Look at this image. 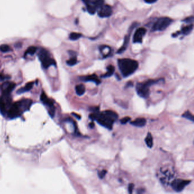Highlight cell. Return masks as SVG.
I'll list each match as a JSON object with an SVG mask.
<instances>
[{
    "instance_id": "6da1fadb",
    "label": "cell",
    "mask_w": 194,
    "mask_h": 194,
    "mask_svg": "<svg viewBox=\"0 0 194 194\" xmlns=\"http://www.w3.org/2000/svg\"><path fill=\"white\" fill-rule=\"evenodd\" d=\"M89 118L93 121H96L101 126L112 130L114 123L118 119V114L112 111H105L103 112H93L89 115Z\"/></svg>"
},
{
    "instance_id": "7a4b0ae2",
    "label": "cell",
    "mask_w": 194,
    "mask_h": 194,
    "mask_svg": "<svg viewBox=\"0 0 194 194\" xmlns=\"http://www.w3.org/2000/svg\"><path fill=\"white\" fill-rule=\"evenodd\" d=\"M118 66L123 77H127L135 73L138 67V63L135 60L119 59L118 60Z\"/></svg>"
},
{
    "instance_id": "3957f363",
    "label": "cell",
    "mask_w": 194,
    "mask_h": 194,
    "mask_svg": "<svg viewBox=\"0 0 194 194\" xmlns=\"http://www.w3.org/2000/svg\"><path fill=\"white\" fill-rule=\"evenodd\" d=\"M162 79L159 80H148L146 82L138 83L135 86V89L138 96L143 98H146L149 96L150 87L158 82Z\"/></svg>"
},
{
    "instance_id": "277c9868",
    "label": "cell",
    "mask_w": 194,
    "mask_h": 194,
    "mask_svg": "<svg viewBox=\"0 0 194 194\" xmlns=\"http://www.w3.org/2000/svg\"><path fill=\"white\" fill-rule=\"evenodd\" d=\"M38 56L39 59L42 63L43 67L45 68H48L51 66H55L56 64L55 60L51 58L50 53L45 49H41L38 53Z\"/></svg>"
},
{
    "instance_id": "5b68a950",
    "label": "cell",
    "mask_w": 194,
    "mask_h": 194,
    "mask_svg": "<svg viewBox=\"0 0 194 194\" xmlns=\"http://www.w3.org/2000/svg\"><path fill=\"white\" fill-rule=\"evenodd\" d=\"M172 22V19L169 17H161L154 22L152 30L154 31H161L166 29Z\"/></svg>"
},
{
    "instance_id": "8992f818",
    "label": "cell",
    "mask_w": 194,
    "mask_h": 194,
    "mask_svg": "<svg viewBox=\"0 0 194 194\" xmlns=\"http://www.w3.org/2000/svg\"><path fill=\"white\" fill-rule=\"evenodd\" d=\"M86 5L87 11L90 14H94L98 8L104 4V0H82Z\"/></svg>"
},
{
    "instance_id": "52a82bcc",
    "label": "cell",
    "mask_w": 194,
    "mask_h": 194,
    "mask_svg": "<svg viewBox=\"0 0 194 194\" xmlns=\"http://www.w3.org/2000/svg\"><path fill=\"white\" fill-rule=\"evenodd\" d=\"M191 182L189 180L175 179L171 183L172 188L176 192H180Z\"/></svg>"
},
{
    "instance_id": "ba28073f",
    "label": "cell",
    "mask_w": 194,
    "mask_h": 194,
    "mask_svg": "<svg viewBox=\"0 0 194 194\" xmlns=\"http://www.w3.org/2000/svg\"><path fill=\"white\" fill-rule=\"evenodd\" d=\"M98 10V15L100 18H108L112 14V8L108 5L103 4Z\"/></svg>"
},
{
    "instance_id": "9c48e42d",
    "label": "cell",
    "mask_w": 194,
    "mask_h": 194,
    "mask_svg": "<svg viewBox=\"0 0 194 194\" xmlns=\"http://www.w3.org/2000/svg\"><path fill=\"white\" fill-rule=\"evenodd\" d=\"M146 29L145 28H141L138 29L135 31L133 36V43H141L143 37L146 34Z\"/></svg>"
},
{
    "instance_id": "30bf717a",
    "label": "cell",
    "mask_w": 194,
    "mask_h": 194,
    "mask_svg": "<svg viewBox=\"0 0 194 194\" xmlns=\"http://www.w3.org/2000/svg\"><path fill=\"white\" fill-rule=\"evenodd\" d=\"M21 111L17 103L13 105L8 112V116L10 119H14L20 115Z\"/></svg>"
},
{
    "instance_id": "8fae6325",
    "label": "cell",
    "mask_w": 194,
    "mask_h": 194,
    "mask_svg": "<svg viewBox=\"0 0 194 194\" xmlns=\"http://www.w3.org/2000/svg\"><path fill=\"white\" fill-rule=\"evenodd\" d=\"M80 80L85 82H90L95 83L96 85H99L101 83V81L97 77V75L95 74L88 75L85 76H82L80 77Z\"/></svg>"
},
{
    "instance_id": "7c38bea8",
    "label": "cell",
    "mask_w": 194,
    "mask_h": 194,
    "mask_svg": "<svg viewBox=\"0 0 194 194\" xmlns=\"http://www.w3.org/2000/svg\"><path fill=\"white\" fill-rule=\"evenodd\" d=\"M31 103H32V101L30 100H28V99L22 100L17 103L21 112L23 111H25L28 110V108L30 107Z\"/></svg>"
},
{
    "instance_id": "4fadbf2b",
    "label": "cell",
    "mask_w": 194,
    "mask_h": 194,
    "mask_svg": "<svg viewBox=\"0 0 194 194\" xmlns=\"http://www.w3.org/2000/svg\"><path fill=\"white\" fill-rule=\"evenodd\" d=\"M41 100L45 104V105H47L51 109H54V104L52 101L50 100L47 96L46 95L45 92H42L41 96Z\"/></svg>"
},
{
    "instance_id": "5bb4252c",
    "label": "cell",
    "mask_w": 194,
    "mask_h": 194,
    "mask_svg": "<svg viewBox=\"0 0 194 194\" xmlns=\"http://www.w3.org/2000/svg\"><path fill=\"white\" fill-rule=\"evenodd\" d=\"M146 124V120L144 118H137L136 119L130 122V124L137 127H144Z\"/></svg>"
},
{
    "instance_id": "9a60e30c",
    "label": "cell",
    "mask_w": 194,
    "mask_h": 194,
    "mask_svg": "<svg viewBox=\"0 0 194 194\" xmlns=\"http://www.w3.org/2000/svg\"><path fill=\"white\" fill-rule=\"evenodd\" d=\"M164 172H161L162 173H163L164 175H163V176H162V178L161 179V181H162L164 183H167V182L169 181V180L172 179V174L169 170L166 169Z\"/></svg>"
},
{
    "instance_id": "2e32d148",
    "label": "cell",
    "mask_w": 194,
    "mask_h": 194,
    "mask_svg": "<svg viewBox=\"0 0 194 194\" xmlns=\"http://www.w3.org/2000/svg\"><path fill=\"white\" fill-rule=\"evenodd\" d=\"M106 69H107V72L104 75H101V77L102 78H108L111 77L115 71V68L112 65L108 66L106 68Z\"/></svg>"
},
{
    "instance_id": "e0dca14e",
    "label": "cell",
    "mask_w": 194,
    "mask_h": 194,
    "mask_svg": "<svg viewBox=\"0 0 194 194\" xmlns=\"http://www.w3.org/2000/svg\"><path fill=\"white\" fill-rule=\"evenodd\" d=\"M100 50L104 58L108 56L111 52V48L108 46H101V47H100Z\"/></svg>"
},
{
    "instance_id": "ac0fdd59",
    "label": "cell",
    "mask_w": 194,
    "mask_h": 194,
    "mask_svg": "<svg viewBox=\"0 0 194 194\" xmlns=\"http://www.w3.org/2000/svg\"><path fill=\"white\" fill-rule=\"evenodd\" d=\"M8 85H7V86L4 88V95L5 96H7L10 93V92L14 88L15 86V84L13 83H8Z\"/></svg>"
},
{
    "instance_id": "d6986e66",
    "label": "cell",
    "mask_w": 194,
    "mask_h": 194,
    "mask_svg": "<svg viewBox=\"0 0 194 194\" xmlns=\"http://www.w3.org/2000/svg\"><path fill=\"white\" fill-rule=\"evenodd\" d=\"M33 84H34V83L33 82H30L27 83L24 87L21 88L20 90H17V93L21 94L22 93H24V92H28V91L30 90L32 88V87L33 86Z\"/></svg>"
},
{
    "instance_id": "ffe728a7",
    "label": "cell",
    "mask_w": 194,
    "mask_h": 194,
    "mask_svg": "<svg viewBox=\"0 0 194 194\" xmlns=\"http://www.w3.org/2000/svg\"><path fill=\"white\" fill-rule=\"evenodd\" d=\"M75 91L78 96H82L85 92V86L82 84L77 85L75 87Z\"/></svg>"
},
{
    "instance_id": "44dd1931",
    "label": "cell",
    "mask_w": 194,
    "mask_h": 194,
    "mask_svg": "<svg viewBox=\"0 0 194 194\" xmlns=\"http://www.w3.org/2000/svg\"><path fill=\"white\" fill-rule=\"evenodd\" d=\"M193 27H194L193 24H189V25H187L186 26L182 28L180 31V33L183 34V35H187L191 33V31L193 30Z\"/></svg>"
},
{
    "instance_id": "7402d4cb",
    "label": "cell",
    "mask_w": 194,
    "mask_h": 194,
    "mask_svg": "<svg viewBox=\"0 0 194 194\" xmlns=\"http://www.w3.org/2000/svg\"><path fill=\"white\" fill-rule=\"evenodd\" d=\"M129 35H126L125 37V39H124V44L122 45V46L119 48L117 51V53L118 54H121L122 52H124L126 49H127V46L128 45V43L129 42Z\"/></svg>"
},
{
    "instance_id": "603a6c76",
    "label": "cell",
    "mask_w": 194,
    "mask_h": 194,
    "mask_svg": "<svg viewBox=\"0 0 194 194\" xmlns=\"http://www.w3.org/2000/svg\"><path fill=\"white\" fill-rule=\"evenodd\" d=\"M145 143H146V145L148 146V148H151L153 147V138L152 135L150 132L148 133L146 137L145 138Z\"/></svg>"
},
{
    "instance_id": "cb8c5ba5",
    "label": "cell",
    "mask_w": 194,
    "mask_h": 194,
    "mask_svg": "<svg viewBox=\"0 0 194 194\" xmlns=\"http://www.w3.org/2000/svg\"><path fill=\"white\" fill-rule=\"evenodd\" d=\"M182 117L188 119V120L192 121L193 122H194V116H193V114L191 112H190V111H186V112H185L182 114Z\"/></svg>"
},
{
    "instance_id": "d4e9b609",
    "label": "cell",
    "mask_w": 194,
    "mask_h": 194,
    "mask_svg": "<svg viewBox=\"0 0 194 194\" xmlns=\"http://www.w3.org/2000/svg\"><path fill=\"white\" fill-rule=\"evenodd\" d=\"M82 37V35L80 33L72 32L69 34V38L72 41H76V40L79 39V38H80Z\"/></svg>"
},
{
    "instance_id": "484cf974",
    "label": "cell",
    "mask_w": 194,
    "mask_h": 194,
    "mask_svg": "<svg viewBox=\"0 0 194 194\" xmlns=\"http://www.w3.org/2000/svg\"><path fill=\"white\" fill-rule=\"evenodd\" d=\"M0 112L2 114L6 112V103L2 97H0Z\"/></svg>"
},
{
    "instance_id": "4316f807",
    "label": "cell",
    "mask_w": 194,
    "mask_h": 194,
    "mask_svg": "<svg viewBox=\"0 0 194 194\" xmlns=\"http://www.w3.org/2000/svg\"><path fill=\"white\" fill-rule=\"evenodd\" d=\"M66 63H67V65L69 66H75V64H76L77 63V60L76 56H75L72 57L69 59L68 60Z\"/></svg>"
},
{
    "instance_id": "83f0119b",
    "label": "cell",
    "mask_w": 194,
    "mask_h": 194,
    "mask_svg": "<svg viewBox=\"0 0 194 194\" xmlns=\"http://www.w3.org/2000/svg\"><path fill=\"white\" fill-rule=\"evenodd\" d=\"M37 47H35V46H30L29 47L27 50H26V51L25 52V55L26 54H29V55H34L36 51H37Z\"/></svg>"
},
{
    "instance_id": "f1b7e54d",
    "label": "cell",
    "mask_w": 194,
    "mask_h": 194,
    "mask_svg": "<svg viewBox=\"0 0 194 194\" xmlns=\"http://www.w3.org/2000/svg\"><path fill=\"white\" fill-rule=\"evenodd\" d=\"M10 50V47L7 45H0V51L1 52H7Z\"/></svg>"
},
{
    "instance_id": "f546056e",
    "label": "cell",
    "mask_w": 194,
    "mask_h": 194,
    "mask_svg": "<svg viewBox=\"0 0 194 194\" xmlns=\"http://www.w3.org/2000/svg\"><path fill=\"white\" fill-rule=\"evenodd\" d=\"M194 17L193 16H190V17H188L186 18H185L183 21L187 23H188V24H193L194 22Z\"/></svg>"
},
{
    "instance_id": "4dcf8cb0",
    "label": "cell",
    "mask_w": 194,
    "mask_h": 194,
    "mask_svg": "<svg viewBox=\"0 0 194 194\" xmlns=\"http://www.w3.org/2000/svg\"><path fill=\"white\" fill-rule=\"evenodd\" d=\"M106 173H107L106 170H101V171L98 172L97 175H98V177L100 179H103L104 178L105 175L106 174Z\"/></svg>"
},
{
    "instance_id": "1f68e13d",
    "label": "cell",
    "mask_w": 194,
    "mask_h": 194,
    "mask_svg": "<svg viewBox=\"0 0 194 194\" xmlns=\"http://www.w3.org/2000/svg\"><path fill=\"white\" fill-rule=\"evenodd\" d=\"M130 119H131L129 117H125L122 118V119L120 120V122H121V124L125 125V124H127L128 122H129L130 121Z\"/></svg>"
},
{
    "instance_id": "d6a6232c",
    "label": "cell",
    "mask_w": 194,
    "mask_h": 194,
    "mask_svg": "<svg viewBox=\"0 0 194 194\" xmlns=\"http://www.w3.org/2000/svg\"><path fill=\"white\" fill-rule=\"evenodd\" d=\"M134 187H135V185H134L133 183H130V184H129V186H128V191H129V194H132L133 193V191Z\"/></svg>"
},
{
    "instance_id": "836d02e7",
    "label": "cell",
    "mask_w": 194,
    "mask_h": 194,
    "mask_svg": "<svg viewBox=\"0 0 194 194\" xmlns=\"http://www.w3.org/2000/svg\"><path fill=\"white\" fill-rule=\"evenodd\" d=\"M145 2L148 3V4H153L155 3L156 2H157V0H144Z\"/></svg>"
},
{
    "instance_id": "e575fe53",
    "label": "cell",
    "mask_w": 194,
    "mask_h": 194,
    "mask_svg": "<svg viewBox=\"0 0 194 194\" xmlns=\"http://www.w3.org/2000/svg\"><path fill=\"white\" fill-rule=\"evenodd\" d=\"M133 83L132 82H129L127 83L125 85V88H129V87H133Z\"/></svg>"
},
{
    "instance_id": "d590c367",
    "label": "cell",
    "mask_w": 194,
    "mask_h": 194,
    "mask_svg": "<svg viewBox=\"0 0 194 194\" xmlns=\"http://www.w3.org/2000/svg\"><path fill=\"white\" fill-rule=\"evenodd\" d=\"M72 114L74 117H75L76 119H81V116H79V115H78V114H76V113H72Z\"/></svg>"
},
{
    "instance_id": "8d00e7d4",
    "label": "cell",
    "mask_w": 194,
    "mask_h": 194,
    "mask_svg": "<svg viewBox=\"0 0 194 194\" xmlns=\"http://www.w3.org/2000/svg\"><path fill=\"white\" fill-rule=\"evenodd\" d=\"M94 127H95V124H94L93 122H91L90 123V124H89V127H90V128L93 129V128Z\"/></svg>"
}]
</instances>
